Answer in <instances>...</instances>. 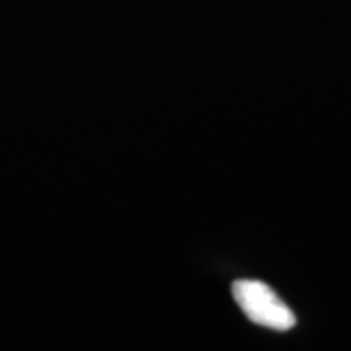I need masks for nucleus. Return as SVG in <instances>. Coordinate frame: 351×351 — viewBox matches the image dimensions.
Here are the masks:
<instances>
[{"label":"nucleus","instance_id":"nucleus-1","mask_svg":"<svg viewBox=\"0 0 351 351\" xmlns=\"http://www.w3.org/2000/svg\"><path fill=\"white\" fill-rule=\"evenodd\" d=\"M233 297L242 313L258 326L274 328V331H290L297 324V317L290 306L263 280L242 278L233 283Z\"/></svg>","mask_w":351,"mask_h":351}]
</instances>
